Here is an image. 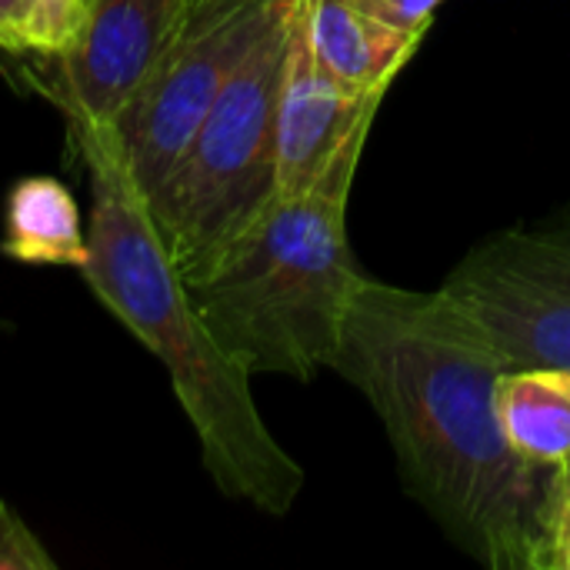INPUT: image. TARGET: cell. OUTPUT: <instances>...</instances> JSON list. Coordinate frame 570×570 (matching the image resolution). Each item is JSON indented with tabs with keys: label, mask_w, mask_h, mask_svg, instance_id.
Instances as JSON below:
<instances>
[{
	"label": "cell",
	"mask_w": 570,
	"mask_h": 570,
	"mask_svg": "<svg viewBox=\"0 0 570 570\" xmlns=\"http://www.w3.org/2000/svg\"><path fill=\"white\" fill-rule=\"evenodd\" d=\"M384 94L387 87L357 94L317 63L294 0L291 47L277 100V197L311 190L334 154L361 127L374 124Z\"/></svg>",
	"instance_id": "obj_8"
},
{
	"label": "cell",
	"mask_w": 570,
	"mask_h": 570,
	"mask_svg": "<svg viewBox=\"0 0 570 570\" xmlns=\"http://www.w3.org/2000/svg\"><path fill=\"white\" fill-rule=\"evenodd\" d=\"M367 3L407 33H428L434 23V10L444 0H367Z\"/></svg>",
	"instance_id": "obj_15"
},
{
	"label": "cell",
	"mask_w": 570,
	"mask_h": 570,
	"mask_svg": "<svg viewBox=\"0 0 570 570\" xmlns=\"http://www.w3.org/2000/svg\"><path fill=\"white\" fill-rule=\"evenodd\" d=\"M374 124L361 127L297 197H277L197 284L194 307L217 344L254 377L311 381L331 367L361 287L347 247V197Z\"/></svg>",
	"instance_id": "obj_3"
},
{
	"label": "cell",
	"mask_w": 570,
	"mask_h": 570,
	"mask_svg": "<svg viewBox=\"0 0 570 570\" xmlns=\"http://www.w3.org/2000/svg\"><path fill=\"white\" fill-rule=\"evenodd\" d=\"M30 0H0V50L20 53L23 50V20Z\"/></svg>",
	"instance_id": "obj_16"
},
{
	"label": "cell",
	"mask_w": 570,
	"mask_h": 570,
	"mask_svg": "<svg viewBox=\"0 0 570 570\" xmlns=\"http://www.w3.org/2000/svg\"><path fill=\"white\" fill-rule=\"evenodd\" d=\"M90 180L83 281L97 301L167 367L174 394L197 431L214 484L271 518L304 491V468L281 448L250 394V374L217 344L154 227L117 124L67 117Z\"/></svg>",
	"instance_id": "obj_2"
},
{
	"label": "cell",
	"mask_w": 570,
	"mask_h": 570,
	"mask_svg": "<svg viewBox=\"0 0 570 570\" xmlns=\"http://www.w3.org/2000/svg\"><path fill=\"white\" fill-rule=\"evenodd\" d=\"M304 37L317 63L344 87L367 94L391 87L424 33H407L367 0H297Z\"/></svg>",
	"instance_id": "obj_9"
},
{
	"label": "cell",
	"mask_w": 570,
	"mask_h": 570,
	"mask_svg": "<svg viewBox=\"0 0 570 570\" xmlns=\"http://www.w3.org/2000/svg\"><path fill=\"white\" fill-rule=\"evenodd\" d=\"M498 417L508 444L531 464L570 461V374L561 367H514L498 381Z\"/></svg>",
	"instance_id": "obj_10"
},
{
	"label": "cell",
	"mask_w": 570,
	"mask_h": 570,
	"mask_svg": "<svg viewBox=\"0 0 570 570\" xmlns=\"http://www.w3.org/2000/svg\"><path fill=\"white\" fill-rule=\"evenodd\" d=\"M0 570H53V558L33 531L0 501Z\"/></svg>",
	"instance_id": "obj_13"
},
{
	"label": "cell",
	"mask_w": 570,
	"mask_h": 570,
	"mask_svg": "<svg viewBox=\"0 0 570 570\" xmlns=\"http://www.w3.org/2000/svg\"><path fill=\"white\" fill-rule=\"evenodd\" d=\"M274 7L277 0H190L177 40L117 120L127 164L147 197L184 157Z\"/></svg>",
	"instance_id": "obj_6"
},
{
	"label": "cell",
	"mask_w": 570,
	"mask_h": 570,
	"mask_svg": "<svg viewBox=\"0 0 570 570\" xmlns=\"http://www.w3.org/2000/svg\"><path fill=\"white\" fill-rule=\"evenodd\" d=\"M441 294L504 354L508 367L570 374V207L484 237Z\"/></svg>",
	"instance_id": "obj_5"
},
{
	"label": "cell",
	"mask_w": 570,
	"mask_h": 570,
	"mask_svg": "<svg viewBox=\"0 0 570 570\" xmlns=\"http://www.w3.org/2000/svg\"><path fill=\"white\" fill-rule=\"evenodd\" d=\"M551 570H570V461L561 468L551 514Z\"/></svg>",
	"instance_id": "obj_14"
},
{
	"label": "cell",
	"mask_w": 570,
	"mask_h": 570,
	"mask_svg": "<svg viewBox=\"0 0 570 570\" xmlns=\"http://www.w3.org/2000/svg\"><path fill=\"white\" fill-rule=\"evenodd\" d=\"M331 371L367 397L407 494L461 551L494 570H551L561 468L508 444L494 394L511 367L451 297L364 277Z\"/></svg>",
	"instance_id": "obj_1"
},
{
	"label": "cell",
	"mask_w": 570,
	"mask_h": 570,
	"mask_svg": "<svg viewBox=\"0 0 570 570\" xmlns=\"http://www.w3.org/2000/svg\"><path fill=\"white\" fill-rule=\"evenodd\" d=\"M190 0H94L77 40L50 57L47 97L63 117L117 124L177 40Z\"/></svg>",
	"instance_id": "obj_7"
},
{
	"label": "cell",
	"mask_w": 570,
	"mask_h": 570,
	"mask_svg": "<svg viewBox=\"0 0 570 570\" xmlns=\"http://www.w3.org/2000/svg\"><path fill=\"white\" fill-rule=\"evenodd\" d=\"M3 254L23 264H87V227L73 194L53 177H27L10 190Z\"/></svg>",
	"instance_id": "obj_11"
},
{
	"label": "cell",
	"mask_w": 570,
	"mask_h": 570,
	"mask_svg": "<svg viewBox=\"0 0 570 570\" xmlns=\"http://www.w3.org/2000/svg\"><path fill=\"white\" fill-rule=\"evenodd\" d=\"M294 0H277L184 157L147 197L184 284L204 281L277 200V100Z\"/></svg>",
	"instance_id": "obj_4"
},
{
	"label": "cell",
	"mask_w": 570,
	"mask_h": 570,
	"mask_svg": "<svg viewBox=\"0 0 570 570\" xmlns=\"http://www.w3.org/2000/svg\"><path fill=\"white\" fill-rule=\"evenodd\" d=\"M94 0H30L23 20V50L33 57H60L80 33Z\"/></svg>",
	"instance_id": "obj_12"
}]
</instances>
